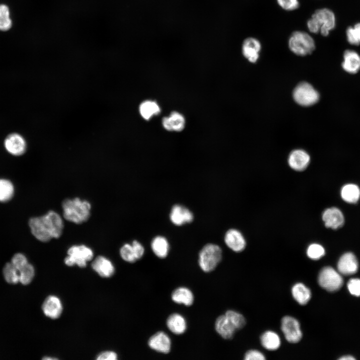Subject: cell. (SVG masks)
I'll list each match as a JSON object with an SVG mask.
<instances>
[{"label": "cell", "mask_w": 360, "mask_h": 360, "mask_svg": "<svg viewBox=\"0 0 360 360\" xmlns=\"http://www.w3.org/2000/svg\"><path fill=\"white\" fill-rule=\"evenodd\" d=\"M226 245L235 252L242 251L246 246L245 238L242 234L236 229H230L224 236Z\"/></svg>", "instance_id": "cell-16"}, {"label": "cell", "mask_w": 360, "mask_h": 360, "mask_svg": "<svg viewBox=\"0 0 360 360\" xmlns=\"http://www.w3.org/2000/svg\"><path fill=\"white\" fill-rule=\"evenodd\" d=\"M260 342L264 348L269 350H274L280 346V338L275 332L268 330L260 336Z\"/></svg>", "instance_id": "cell-27"}, {"label": "cell", "mask_w": 360, "mask_h": 360, "mask_svg": "<svg viewBox=\"0 0 360 360\" xmlns=\"http://www.w3.org/2000/svg\"><path fill=\"white\" fill-rule=\"evenodd\" d=\"M292 294L294 300L300 305L306 304L312 296L310 288L301 282L296 283L292 286Z\"/></svg>", "instance_id": "cell-25"}, {"label": "cell", "mask_w": 360, "mask_h": 360, "mask_svg": "<svg viewBox=\"0 0 360 360\" xmlns=\"http://www.w3.org/2000/svg\"><path fill=\"white\" fill-rule=\"evenodd\" d=\"M224 314L236 330L242 328L246 324V320L244 316L235 310H228Z\"/></svg>", "instance_id": "cell-32"}, {"label": "cell", "mask_w": 360, "mask_h": 360, "mask_svg": "<svg viewBox=\"0 0 360 360\" xmlns=\"http://www.w3.org/2000/svg\"><path fill=\"white\" fill-rule=\"evenodd\" d=\"M348 42L352 45L360 44V22L348 27L346 31Z\"/></svg>", "instance_id": "cell-35"}, {"label": "cell", "mask_w": 360, "mask_h": 360, "mask_svg": "<svg viewBox=\"0 0 360 360\" xmlns=\"http://www.w3.org/2000/svg\"><path fill=\"white\" fill-rule=\"evenodd\" d=\"M170 218L174 224L180 226L192 222L194 215L188 208L180 204H176L172 208Z\"/></svg>", "instance_id": "cell-15"}, {"label": "cell", "mask_w": 360, "mask_h": 360, "mask_svg": "<svg viewBox=\"0 0 360 360\" xmlns=\"http://www.w3.org/2000/svg\"><path fill=\"white\" fill-rule=\"evenodd\" d=\"M214 328L216 332L226 340L231 339L236 330L225 314L217 318L214 323Z\"/></svg>", "instance_id": "cell-19"}, {"label": "cell", "mask_w": 360, "mask_h": 360, "mask_svg": "<svg viewBox=\"0 0 360 360\" xmlns=\"http://www.w3.org/2000/svg\"><path fill=\"white\" fill-rule=\"evenodd\" d=\"M120 254L122 258L127 262L132 263L137 260L132 244H124L120 249Z\"/></svg>", "instance_id": "cell-37"}, {"label": "cell", "mask_w": 360, "mask_h": 360, "mask_svg": "<svg viewBox=\"0 0 360 360\" xmlns=\"http://www.w3.org/2000/svg\"><path fill=\"white\" fill-rule=\"evenodd\" d=\"M171 298L176 304L189 306L194 303V295L188 288L180 286L176 288L172 292Z\"/></svg>", "instance_id": "cell-24"}, {"label": "cell", "mask_w": 360, "mask_h": 360, "mask_svg": "<svg viewBox=\"0 0 360 360\" xmlns=\"http://www.w3.org/2000/svg\"><path fill=\"white\" fill-rule=\"evenodd\" d=\"M42 310L46 316L52 319L58 318L62 312V302L56 296H50L44 300Z\"/></svg>", "instance_id": "cell-17"}, {"label": "cell", "mask_w": 360, "mask_h": 360, "mask_svg": "<svg viewBox=\"0 0 360 360\" xmlns=\"http://www.w3.org/2000/svg\"><path fill=\"white\" fill-rule=\"evenodd\" d=\"M12 26V20L10 17L8 8L5 4H0V30L6 31Z\"/></svg>", "instance_id": "cell-34"}, {"label": "cell", "mask_w": 360, "mask_h": 360, "mask_svg": "<svg viewBox=\"0 0 360 360\" xmlns=\"http://www.w3.org/2000/svg\"><path fill=\"white\" fill-rule=\"evenodd\" d=\"M324 254L325 250L324 248L318 244H312L308 246L306 249L307 256L312 260H319Z\"/></svg>", "instance_id": "cell-36"}, {"label": "cell", "mask_w": 360, "mask_h": 360, "mask_svg": "<svg viewBox=\"0 0 360 360\" xmlns=\"http://www.w3.org/2000/svg\"><path fill=\"white\" fill-rule=\"evenodd\" d=\"M276 1L282 8L288 11L295 10L300 6L298 0H276Z\"/></svg>", "instance_id": "cell-39"}, {"label": "cell", "mask_w": 360, "mask_h": 360, "mask_svg": "<svg viewBox=\"0 0 360 360\" xmlns=\"http://www.w3.org/2000/svg\"><path fill=\"white\" fill-rule=\"evenodd\" d=\"M318 280L322 288L332 292L339 290L343 284L340 274L330 266L324 267L320 270Z\"/></svg>", "instance_id": "cell-7"}, {"label": "cell", "mask_w": 360, "mask_h": 360, "mask_svg": "<svg viewBox=\"0 0 360 360\" xmlns=\"http://www.w3.org/2000/svg\"><path fill=\"white\" fill-rule=\"evenodd\" d=\"M160 112V108L155 101L145 100L140 106V114L146 120H150L154 116L158 114Z\"/></svg>", "instance_id": "cell-29"}, {"label": "cell", "mask_w": 360, "mask_h": 360, "mask_svg": "<svg viewBox=\"0 0 360 360\" xmlns=\"http://www.w3.org/2000/svg\"><path fill=\"white\" fill-rule=\"evenodd\" d=\"M288 47L294 54L299 56H306L311 54L316 48L313 38L307 32L297 30L290 36Z\"/></svg>", "instance_id": "cell-4"}, {"label": "cell", "mask_w": 360, "mask_h": 360, "mask_svg": "<svg viewBox=\"0 0 360 360\" xmlns=\"http://www.w3.org/2000/svg\"><path fill=\"white\" fill-rule=\"evenodd\" d=\"M322 220L326 228L334 230L342 227L344 222L342 212L336 207L325 210L322 214Z\"/></svg>", "instance_id": "cell-12"}, {"label": "cell", "mask_w": 360, "mask_h": 360, "mask_svg": "<svg viewBox=\"0 0 360 360\" xmlns=\"http://www.w3.org/2000/svg\"><path fill=\"white\" fill-rule=\"evenodd\" d=\"M260 50V42L254 38H248L243 42L242 45V54L250 62L254 63L256 62L259 58V52Z\"/></svg>", "instance_id": "cell-14"}, {"label": "cell", "mask_w": 360, "mask_h": 360, "mask_svg": "<svg viewBox=\"0 0 360 360\" xmlns=\"http://www.w3.org/2000/svg\"><path fill=\"white\" fill-rule=\"evenodd\" d=\"M5 280L10 284H16L19 282V271L11 262L6 264L3 269Z\"/></svg>", "instance_id": "cell-31"}, {"label": "cell", "mask_w": 360, "mask_h": 360, "mask_svg": "<svg viewBox=\"0 0 360 360\" xmlns=\"http://www.w3.org/2000/svg\"><path fill=\"white\" fill-rule=\"evenodd\" d=\"M92 269L100 276L109 278L114 272V268L112 262L103 256H98L92 264Z\"/></svg>", "instance_id": "cell-20"}, {"label": "cell", "mask_w": 360, "mask_h": 360, "mask_svg": "<svg viewBox=\"0 0 360 360\" xmlns=\"http://www.w3.org/2000/svg\"><path fill=\"white\" fill-rule=\"evenodd\" d=\"M342 66L347 72H358L360 70V56L354 50H346L344 54V60Z\"/></svg>", "instance_id": "cell-21"}, {"label": "cell", "mask_w": 360, "mask_h": 360, "mask_svg": "<svg viewBox=\"0 0 360 360\" xmlns=\"http://www.w3.org/2000/svg\"><path fill=\"white\" fill-rule=\"evenodd\" d=\"M265 359L264 354L256 350H251L248 351L244 356L245 360H264Z\"/></svg>", "instance_id": "cell-41"}, {"label": "cell", "mask_w": 360, "mask_h": 360, "mask_svg": "<svg viewBox=\"0 0 360 360\" xmlns=\"http://www.w3.org/2000/svg\"><path fill=\"white\" fill-rule=\"evenodd\" d=\"M28 226L32 234L42 242L60 238L64 226L62 217L53 210L42 216L32 218L28 221Z\"/></svg>", "instance_id": "cell-1"}, {"label": "cell", "mask_w": 360, "mask_h": 360, "mask_svg": "<svg viewBox=\"0 0 360 360\" xmlns=\"http://www.w3.org/2000/svg\"><path fill=\"white\" fill-rule=\"evenodd\" d=\"M64 218L68 221L80 224L90 216L91 205L87 200L78 198L66 199L62 203Z\"/></svg>", "instance_id": "cell-2"}, {"label": "cell", "mask_w": 360, "mask_h": 360, "mask_svg": "<svg viewBox=\"0 0 360 360\" xmlns=\"http://www.w3.org/2000/svg\"><path fill=\"white\" fill-rule=\"evenodd\" d=\"M222 259V250L217 244H208L198 254V264L204 272H209L216 268Z\"/></svg>", "instance_id": "cell-3"}, {"label": "cell", "mask_w": 360, "mask_h": 360, "mask_svg": "<svg viewBox=\"0 0 360 360\" xmlns=\"http://www.w3.org/2000/svg\"><path fill=\"white\" fill-rule=\"evenodd\" d=\"M11 263L20 271L28 262L26 257L22 253H16L12 258Z\"/></svg>", "instance_id": "cell-38"}, {"label": "cell", "mask_w": 360, "mask_h": 360, "mask_svg": "<svg viewBox=\"0 0 360 360\" xmlns=\"http://www.w3.org/2000/svg\"><path fill=\"white\" fill-rule=\"evenodd\" d=\"M132 245L136 260L141 258L144 252V248L143 246L136 240L132 242Z\"/></svg>", "instance_id": "cell-42"}, {"label": "cell", "mask_w": 360, "mask_h": 360, "mask_svg": "<svg viewBox=\"0 0 360 360\" xmlns=\"http://www.w3.org/2000/svg\"><path fill=\"white\" fill-rule=\"evenodd\" d=\"M293 98L298 104L308 106L316 104L319 100L320 94L311 84L302 82L294 88Z\"/></svg>", "instance_id": "cell-6"}, {"label": "cell", "mask_w": 360, "mask_h": 360, "mask_svg": "<svg viewBox=\"0 0 360 360\" xmlns=\"http://www.w3.org/2000/svg\"><path fill=\"white\" fill-rule=\"evenodd\" d=\"M318 26L320 34L324 36L329 34L330 32L336 26V17L330 10L322 8L316 10L311 17Z\"/></svg>", "instance_id": "cell-8"}, {"label": "cell", "mask_w": 360, "mask_h": 360, "mask_svg": "<svg viewBox=\"0 0 360 360\" xmlns=\"http://www.w3.org/2000/svg\"><path fill=\"white\" fill-rule=\"evenodd\" d=\"M67 253L68 256L64 259L66 264L68 266L76 264L80 268L85 267L86 262L90 260L94 256L92 250L84 244L72 246Z\"/></svg>", "instance_id": "cell-5"}, {"label": "cell", "mask_w": 360, "mask_h": 360, "mask_svg": "<svg viewBox=\"0 0 360 360\" xmlns=\"http://www.w3.org/2000/svg\"><path fill=\"white\" fill-rule=\"evenodd\" d=\"M281 330L286 340L290 343L298 342L302 336L299 322L290 316H285L282 319Z\"/></svg>", "instance_id": "cell-9"}, {"label": "cell", "mask_w": 360, "mask_h": 360, "mask_svg": "<svg viewBox=\"0 0 360 360\" xmlns=\"http://www.w3.org/2000/svg\"><path fill=\"white\" fill-rule=\"evenodd\" d=\"M358 269V262L355 256L352 252H346L340 258L338 263V270L344 275H350L356 273Z\"/></svg>", "instance_id": "cell-18"}, {"label": "cell", "mask_w": 360, "mask_h": 360, "mask_svg": "<svg viewBox=\"0 0 360 360\" xmlns=\"http://www.w3.org/2000/svg\"><path fill=\"white\" fill-rule=\"evenodd\" d=\"M348 288L351 294L360 296V279H350L348 283Z\"/></svg>", "instance_id": "cell-40"}, {"label": "cell", "mask_w": 360, "mask_h": 360, "mask_svg": "<svg viewBox=\"0 0 360 360\" xmlns=\"http://www.w3.org/2000/svg\"><path fill=\"white\" fill-rule=\"evenodd\" d=\"M14 193V187L11 181L0 178V202H5L10 200Z\"/></svg>", "instance_id": "cell-30"}, {"label": "cell", "mask_w": 360, "mask_h": 360, "mask_svg": "<svg viewBox=\"0 0 360 360\" xmlns=\"http://www.w3.org/2000/svg\"><path fill=\"white\" fill-rule=\"evenodd\" d=\"M148 346L152 350L164 354L169 353L172 342L168 335L162 331L152 334L148 340Z\"/></svg>", "instance_id": "cell-10"}, {"label": "cell", "mask_w": 360, "mask_h": 360, "mask_svg": "<svg viewBox=\"0 0 360 360\" xmlns=\"http://www.w3.org/2000/svg\"><path fill=\"white\" fill-rule=\"evenodd\" d=\"M166 325L172 332L177 335L184 334L187 328L184 318L178 313L170 314L166 320Z\"/></svg>", "instance_id": "cell-23"}, {"label": "cell", "mask_w": 360, "mask_h": 360, "mask_svg": "<svg viewBox=\"0 0 360 360\" xmlns=\"http://www.w3.org/2000/svg\"><path fill=\"white\" fill-rule=\"evenodd\" d=\"M340 194L344 201L350 204H355L360 198V189L355 184H346L342 188Z\"/></svg>", "instance_id": "cell-28"}, {"label": "cell", "mask_w": 360, "mask_h": 360, "mask_svg": "<svg viewBox=\"0 0 360 360\" xmlns=\"http://www.w3.org/2000/svg\"><path fill=\"white\" fill-rule=\"evenodd\" d=\"M118 356L116 352L112 351H106L100 354L97 358L98 360H116Z\"/></svg>", "instance_id": "cell-43"}, {"label": "cell", "mask_w": 360, "mask_h": 360, "mask_svg": "<svg viewBox=\"0 0 360 360\" xmlns=\"http://www.w3.org/2000/svg\"><path fill=\"white\" fill-rule=\"evenodd\" d=\"M151 248L156 256L164 258L168 255L170 246L168 240L164 237L157 236L152 240Z\"/></svg>", "instance_id": "cell-26"}, {"label": "cell", "mask_w": 360, "mask_h": 360, "mask_svg": "<svg viewBox=\"0 0 360 360\" xmlns=\"http://www.w3.org/2000/svg\"><path fill=\"white\" fill-rule=\"evenodd\" d=\"M310 158V155L303 150L297 149L292 151L288 158V164L292 170L301 172L308 166Z\"/></svg>", "instance_id": "cell-13"}, {"label": "cell", "mask_w": 360, "mask_h": 360, "mask_svg": "<svg viewBox=\"0 0 360 360\" xmlns=\"http://www.w3.org/2000/svg\"><path fill=\"white\" fill-rule=\"evenodd\" d=\"M354 359H355V358H354L353 356H344L340 358V360H354Z\"/></svg>", "instance_id": "cell-44"}, {"label": "cell", "mask_w": 360, "mask_h": 360, "mask_svg": "<svg viewBox=\"0 0 360 360\" xmlns=\"http://www.w3.org/2000/svg\"><path fill=\"white\" fill-rule=\"evenodd\" d=\"M34 273V267L28 263L19 271V282L24 285L28 284L32 281Z\"/></svg>", "instance_id": "cell-33"}, {"label": "cell", "mask_w": 360, "mask_h": 360, "mask_svg": "<svg viewBox=\"0 0 360 360\" xmlns=\"http://www.w3.org/2000/svg\"><path fill=\"white\" fill-rule=\"evenodd\" d=\"M44 360H56V358H51V357H46V358H44Z\"/></svg>", "instance_id": "cell-45"}, {"label": "cell", "mask_w": 360, "mask_h": 360, "mask_svg": "<svg viewBox=\"0 0 360 360\" xmlns=\"http://www.w3.org/2000/svg\"><path fill=\"white\" fill-rule=\"evenodd\" d=\"M4 146L6 151L14 156L23 154L26 148L25 140L17 133L9 134L4 140Z\"/></svg>", "instance_id": "cell-11"}, {"label": "cell", "mask_w": 360, "mask_h": 360, "mask_svg": "<svg viewBox=\"0 0 360 360\" xmlns=\"http://www.w3.org/2000/svg\"><path fill=\"white\" fill-rule=\"evenodd\" d=\"M162 124L168 131L180 132L184 128L185 119L177 112H172L168 116L163 118Z\"/></svg>", "instance_id": "cell-22"}]
</instances>
